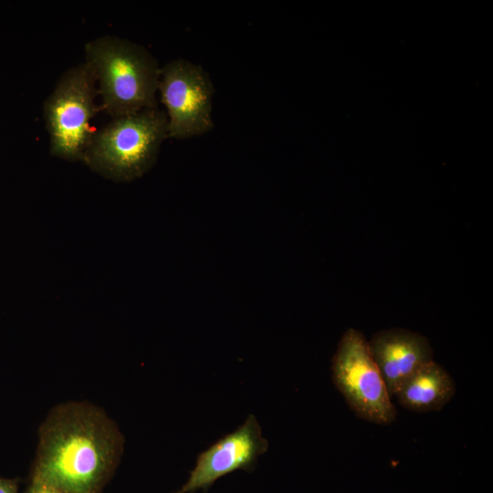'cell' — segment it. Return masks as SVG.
Here are the masks:
<instances>
[{"label":"cell","instance_id":"cell-11","mask_svg":"<svg viewBox=\"0 0 493 493\" xmlns=\"http://www.w3.org/2000/svg\"><path fill=\"white\" fill-rule=\"evenodd\" d=\"M25 493H61V492L54 488H51L49 487L41 485V484L31 483L30 487L27 488V490Z\"/></svg>","mask_w":493,"mask_h":493},{"label":"cell","instance_id":"cell-10","mask_svg":"<svg viewBox=\"0 0 493 493\" xmlns=\"http://www.w3.org/2000/svg\"><path fill=\"white\" fill-rule=\"evenodd\" d=\"M0 493H18V484L16 479L0 477Z\"/></svg>","mask_w":493,"mask_h":493},{"label":"cell","instance_id":"cell-7","mask_svg":"<svg viewBox=\"0 0 493 493\" xmlns=\"http://www.w3.org/2000/svg\"><path fill=\"white\" fill-rule=\"evenodd\" d=\"M268 448L255 415L199 454L186 482L173 493L207 490L220 477L239 470L251 471Z\"/></svg>","mask_w":493,"mask_h":493},{"label":"cell","instance_id":"cell-2","mask_svg":"<svg viewBox=\"0 0 493 493\" xmlns=\"http://www.w3.org/2000/svg\"><path fill=\"white\" fill-rule=\"evenodd\" d=\"M84 52L106 113L116 118L158 108L161 68L143 46L106 35L87 42Z\"/></svg>","mask_w":493,"mask_h":493},{"label":"cell","instance_id":"cell-4","mask_svg":"<svg viewBox=\"0 0 493 493\" xmlns=\"http://www.w3.org/2000/svg\"><path fill=\"white\" fill-rule=\"evenodd\" d=\"M98 93L94 73L87 62L62 74L43 106L51 155L83 161L95 131L90 121L99 110L95 103Z\"/></svg>","mask_w":493,"mask_h":493},{"label":"cell","instance_id":"cell-1","mask_svg":"<svg viewBox=\"0 0 493 493\" xmlns=\"http://www.w3.org/2000/svg\"><path fill=\"white\" fill-rule=\"evenodd\" d=\"M123 436L111 418L87 402L53 408L39 428L31 483L61 493H100L116 469Z\"/></svg>","mask_w":493,"mask_h":493},{"label":"cell","instance_id":"cell-8","mask_svg":"<svg viewBox=\"0 0 493 493\" xmlns=\"http://www.w3.org/2000/svg\"><path fill=\"white\" fill-rule=\"evenodd\" d=\"M368 343L391 397L406 378L433 360L429 341L424 335L408 330H380Z\"/></svg>","mask_w":493,"mask_h":493},{"label":"cell","instance_id":"cell-3","mask_svg":"<svg viewBox=\"0 0 493 493\" xmlns=\"http://www.w3.org/2000/svg\"><path fill=\"white\" fill-rule=\"evenodd\" d=\"M167 138L166 113L159 108L142 110L112 118L95 131L82 162L107 179L130 182L154 165Z\"/></svg>","mask_w":493,"mask_h":493},{"label":"cell","instance_id":"cell-9","mask_svg":"<svg viewBox=\"0 0 493 493\" xmlns=\"http://www.w3.org/2000/svg\"><path fill=\"white\" fill-rule=\"evenodd\" d=\"M455 393L456 384L451 375L432 360L406 378L394 396L407 410L429 413L441 410L452 400Z\"/></svg>","mask_w":493,"mask_h":493},{"label":"cell","instance_id":"cell-5","mask_svg":"<svg viewBox=\"0 0 493 493\" xmlns=\"http://www.w3.org/2000/svg\"><path fill=\"white\" fill-rule=\"evenodd\" d=\"M332 382L355 415L369 423L388 425L397 412L363 334L348 329L331 362Z\"/></svg>","mask_w":493,"mask_h":493},{"label":"cell","instance_id":"cell-6","mask_svg":"<svg viewBox=\"0 0 493 493\" xmlns=\"http://www.w3.org/2000/svg\"><path fill=\"white\" fill-rule=\"evenodd\" d=\"M158 92L166 109L168 138L188 139L213 129L215 89L200 65L183 58L169 61L161 68Z\"/></svg>","mask_w":493,"mask_h":493}]
</instances>
